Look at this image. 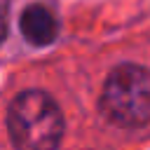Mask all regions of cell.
Masks as SVG:
<instances>
[{"instance_id": "1", "label": "cell", "mask_w": 150, "mask_h": 150, "mask_svg": "<svg viewBox=\"0 0 150 150\" xmlns=\"http://www.w3.org/2000/svg\"><path fill=\"white\" fill-rule=\"evenodd\" d=\"M7 131L16 150H56L63 136L61 108L47 91L26 89L9 103Z\"/></svg>"}, {"instance_id": "2", "label": "cell", "mask_w": 150, "mask_h": 150, "mask_svg": "<svg viewBox=\"0 0 150 150\" xmlns=\"http://www.w3.org/2000/svg\"><path fill=\"white\" fill-rule=\"evenodd\" d=\"M103 117L117 127L136 129L150 122V70L122 63L110 70L98 98Z\"/></svg>"}, {"instance_id": "3", "label": "cell", "mask_w": 150, "mask_h": 150, "mask_svg": "<svg viewBox=\"0 0 150 150\" xmlns=\"http://www.w3.org/2000/svg\"><path fill=\"white\" fill-rule=\"evenodd\" d=\"M19 28L21 35L33 45V47H47L56 40L59 35V21L54 16V12L47 5H28L19 19Z\"/></svg>"}, {"instance_id": "4", "label": "cell", "mask_w": 150, "mask_h": 150, "mask_svg": "<svg viewBox=\"0 0 150 150\" xmlns=\"http://www.w3.org/2000/svg\"><path fill=\"white\" fill-rule=\"evenodd\" d=\"M7 16H9V0H0V42L7 38Z\"/></svg>"}]
</instances>
